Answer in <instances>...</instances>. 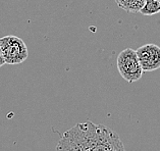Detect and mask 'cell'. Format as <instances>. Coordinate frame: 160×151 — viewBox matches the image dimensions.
<instances>
[{"label": "cell", "mask_w": 160, "mask_h": 151, "mask_svg": "<svg viewBox=\"0 0 160 151\" xmlns=\"http://www.w3.org/2000/svg\"><path fill=\"white\" fill-rule=\"evenodd\" d=\"M56 151H126L114 131L92 122L79 123L61 135Z\"/></svg>", "instance_id": "cell-1"}, {"label": "cell", "mask_w": 160, "mask_h": 151, "mask_svg": "<svg viewBox=\"0 0 160 151\" xmlns=\"http://www.w3.org/2000/svg\"><path fill=\"white\" fill-rule=\"evenodd\" d=\"M116 63L120 76L128 83H135L142 78L144 71L139 61L136 50L132 48L123 49L118 54Z\"/></svg>", "instance_id": "cell-2"}, {"label": "cell", "mask_w": 160, "mask_h": 151, "mask_svg": "<svg viewBox=\"0 0 160 151\" xmlns=\"http://www.w3.org/2000/svg\"><path fill=\"white\" fill-rule=\"evenodd\" d=\"M0 47L6 64H19L29 56V50L24 40L13 35L0 38Z\"/></svg>", "instance_id": "cell-3"}, {"label": "cell", "mask_w": 160, "mask_h": 151, "mask_svg": "<svg viewBox=\"0 0 160 151\" xmlns=\"http://www.w3.org/2000/svg\"><path fill=\"white\" fill-rule=\"evenodd\" d=\"M137 55L144 72H153L160 68V47L148 43L136 50Z\"/></svg>", "instance_id": "cell-4"}, {"label": "cell", "mask_w": 160, "mask_h": 151, "mask_svg": "<svg viewBox=\"0 0 160 151\" xmlns=\"http://www.w3.org/2000/svg\"><path fill=\"white\" fill-rule=\"evenodd\" d=\"M115 3L127 13H137L142 9L145 4V0H115Z\"/></svg>", "instance_id": "cell-5"}, {"label": "cell", "mask_w": 160, "mask_h": 151, "mask_svg": "<svg viewBox=\"0 0 160 151\" xmlns=\"http://www.w3.org/2000/svg\"><path fill=\"white\" fill-rule=\"evenodd\" d=\"M143 15H154L160 13V0H145V4L140 10Z\"/></svg>", "instance_id": "cell-6"}, {"label": "cell", "mask_w": 160, "mask_h": 151, "mask_svg": "<svg viewBox=\"0 0 160 151\" xmlns=\"http://www.w3.org/2000/svg\"><path fill=\"white\" fill-rule=\"evenodd\" d=\"M4 64H6V63H5V60H4V58H3L2 51H1V47H0V68L3 67V65H4Z\"/></svg>", "instance_id": "cell-7"}]
</instances>
